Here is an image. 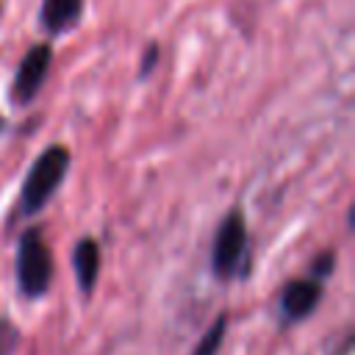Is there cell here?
Returning <instances> with one entry per match:
<instances>
[{"mask_svg":"<svg viewBox=\"0 0 355 355\" xmlns=\"http://www.w3.org/2000/svg\"><path fill=\"white\" fill-rule=\"evenodd\" d=\"M247 252V216L241 208H230L216 233H214V244H211V272L219 280L233 277L241 269Z\"/></svg>","mask_w":355,"mask_h":355,"instance_id":"3957f363","label":"cell"},{"mask_svg":"<svg viewBox=\"0 0 355 355\" xmlns=\"http://www.w3.org/2000/svg\"><path fill=\"white\" fill-rule=\"evenodd\" d=\"M158 55H161V47H158L155 42H150V44L144 47V55H141V64H139V80H144V78H147V75L155 69Z\"/></svg>","mask_w":355,"mask_h":355,"instance_id":"8fae6325","label":"cell"},{"mask_svg":"<svg viewBox=\"0 0 355 355\" xmlns=\"http://www.w3.org/2000/svg\"><path fill=\"white\" fill-rule=\"evenodd\" d=\"M322 300V283L311 277H297L283 286L280 291V319L283 322H300L316 311Z\"/></svg>","mask_w":355,"mask_h":355,"instance_id":"5b68a950","label":"cell"},{"mask_svg":"<svg viewBox=\"0 0 355 355\" xmlns=\"http://www.w3.org/2000/svg\"><path fill=\"white\" fill-rule=\"evenodd\" d=\"M69 166H72L69 147H64V144H47L33 158V164L25 172V180H22V189H19V200H17L19 214L22 216H36L53 200V194L61 189Z\"/></svg>","mask_w":355,"mask_h":355,"instance_id":"6da1fadb","label":"cell"},{"mask_svg":"<svg viewBox=\"0 0 355 355\" xmlns=\"http://www.w3.org/2000/svg\"><path fill=\"white\" fill-rule=\"evenodd\" d=\"M225 333H227V311H222L211 322V327L202 333V338L197 341V347L191 349V355H216L219 347H222V341H225Z\"/></svg>","mask_w":355,"mask_h":355,"instance_id":"ba28073f","label":"cell"},{"mask_svg":"<svg viewBox=\"0 0 355 355\" xmlns=\"http://www.w3.org/2000/svg\"><path fill=\"white\" fill-rule=\"evenodd\" d=\"M336 269V250H322L313 261H311V269H308V277L316 280V283H324Z\"/></svg>","mask_w":355,"mask_h":355,"instance_id":"9c48e42d","label":"cell"},{"mask_svg":"<svg viewBox=\"0 0 355 355\" xmlns=\"http://www.w3.org/2000/svg\"><path fill=\"white\" fill-rule=\"evenodd\" d=\"M53 58H55V53H53L50 39L33 42V44L25 50V55L19 58V64H17L14 75H11L8 97H11L14 105H31V103L39 97V92H42L47 75H50Z\"/></svg>","mask_w":355,"mask_h":355,"instance_id":"277c9868","label":"cell"},{"mask_svg":"<svg viewBox=\"0 0 355 355\" xmlns=\"http://www.w3.org/2000/svg\"><path fill=\"white\" fill-rule=\"evenodd\" d=\"M53 275H55V261L42 227L39 225L25 227L17 241V258H14V277L19 294L28 300L44 297L50 291Z\"/></svg>","mask_w":355,"mask_h":355,"instance_id":"7a4b0ae2","label":"cell"},{"mask_svg":"<svg viewBox=\"0 0 355 355\" xmlns=\"http://www.w3.org/2000/svg\"><path fill=\"white\" fill-rule=\"evenodd\" d=\"M0 11H3V0H0Z\"/></svg>","mask_w":355,"mask_h":355,"instance_id":"4fadbf2b","label":"cell"},{"mask_svg":"<svg viewBox=\"0 0 355 355\" xmlns=\"http://www.w3.org/2000/svg\"><path fill=\"white\" fill-rule=\"evenodd\" d=\"M83 17V0H42L36 11V25L47 36H61L72 31Z\"/></svg>","mask_w":355,"mask_h":355,"instance_id":"8992f818","label":"cell"},{"mask_svg":"<svg viewBox=\"0 0 355 355\" xmlns=\"http://www.w3.org/2000/svg\"><path fill=\"white\" fill-rule=\"evenodd\" d=\"M19 327L11 319H0V355H14L19 347Z\"/></svg>","mask_w":355,"mask_h":355,"instance_id":"30bf717a","label":"cell"},{"mask_svg":"<svg viewBox=\"0 0 355 355\" xmlns=\"http://www.w3.org/2000/svg\"><path fill=\"white\" fill-rule=\"evenodd\" d=\"M3 128H6V116H0V130H3Z\"/></svg>","mask_w":355,"mask_h":355,"instance_id":"7c38bea8","label":"cell"},{"mask_svg":"<svg viewBox=\"0 0 355 355\" xmlns=\"http://www.w3.org/2000/svg\"><path fill=\"white\" fill-rule=\"evenodd\" d=\"M72 269H75V280L83 297H89L97 286L100 277V247L92 236L78 239V244L72 247Z\"/></svg>","mask_w":355,"mask_h":355,"instance_id":"52a82bcc","label":"cell"}]
</instances>
